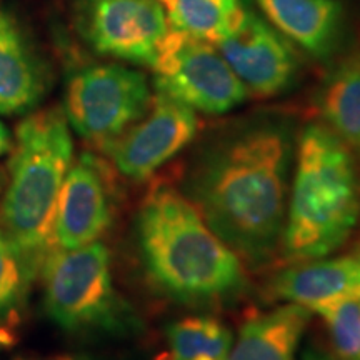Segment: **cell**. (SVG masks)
I'll use <instances>...</instances> for the list:
<instances>
[{"label": "cell", "mask_w": 360, "mask_h": 360, "mask_svg": "<svg viewBox=\"0 0 360 360\" xmlns=\"http://www.w3.org/2000/svg\"><path fill=\"white\" fill-rule=\"evenodd\" d=\"M294 157L289 125L257 119L207 143L184 179V195L250 267L281 252Z\"/></svg>", "instance_id": "1"}, {"label": "cell", "mask_w": 360, "mask_h": 360, "mask_svg": "<svg viewBox=\"0 0 360 360\" xmlns=\"http://www.w3.org/2000/svg\"><path fill=\"white\" fill-rule=\"evenodd\" d=\"M135 237L150 282L175 302H231L247 289L244 262L207 225L182 191L159 186L143 199Z\"/></svg>", "instance_id": "2"}, {"label": "cell", "mask_w": 360, "mask_h": 360, "mask_svg": "<svg viewBox=\"0 0 360 360\" xmlns=\"http://www.w3.org/2000/svg\"><path fill=\"white\" fill-rule=\"evenodd\" d=\"M281 254L287 264L330 255L360 219L354 154L326 125L309 124L295 143Z\"/></svg>", "instance_id": "3"}, {"label": "cell", "mask_w": 360, "mask_h": 360, "mask_svg": "<svg viewBox=\"0 0 360 360\" xmlns=\"http://www.w3.org/2000/svg\"><path fill=\"white\" fill-rule=\"evenodd\" d=\"M11 154L0 225L42 270L53 249L58 193L74 162V141L64 110H39L22 120Z\"/></svg>", "instance_id": "4"}, {"label": "cell", "mask_w": 360, "mask_h": 360, "mask_svg": "<svg viewBox=\"0 0 360 360\" xmlns=\"http://www.w3.org/2000/svg\"><path fill=\"white\" fill-rule=\"evenodd\" d=\"M44 309L69 334H127L139 326L117 290L110 252L101 240L80 249H52L40 270Z\"/></svg>", "instance_id": "5"}, {"label": "cell", "mask_w": 360, "mask_h": 360, "mask_svg": "<svg viewBox=\"0 0 360 360\" xmlns=\"http://www.w3.org/2000/svg\"><path fill=\"white\" fill-rule=\"evenodd\" d=\"M150 101V85L141 70L89 65L67 80L64 114L80 137L105 152L146 114Z\"/></svg>", "instance_id": "6"}, {"label": "cell", "mask_w": 360, "mask_h": 360, "mask_svg": "<svg viewBox=\"0 0 360 360\" xmlns=\"http://www.w3.org/2000/svg\"><path fill=\"white\" fill-rule=\"evenodd\" d=\"M152 69L155 92L202 114H227L249 97L214 44L177 30L162 40Z\"/></svg>", "instance_id": "7"}, {"label": "cell", "mask_w": 360, "mask_h": 360, "mask_svg": "<svg viewBox=\"0 0 360 360\" xmlns=\"http://www.w3.org/2000/svg\"><path fill=\"white\" fill-rule=\"evenodd\" d=\"M199 130L197 112L186 103L155 92L146 114L107 154L125 179L143 182L186 148Z\"/></svg>", "instance_id": "8"}, {"label": "cell", "mask_w": 360, "mask_h": 360, "mask_svg": "<svg viewBox=\"0 0 360 360\" xmlns=\"http://www.w3.org/2000/svg\"><path fill=\"white\" fill-rule=\"evenodd\" d=\"M80 29L102 56L152 67L170 27L159 0H89Z\"/></svg>", "instance_id": "9"}, {"label": "cell", "mask_w": 360, "mask_h": 360, "mask_svg": "<svg viewBox=\"0 0 360 360\" xmlns=\"http://www.w3.org/2000/svg\"><path fill=\"white\" fill-rule=\"evenodd\" d=\"M214 45L249 96L282 94L290 87L299 70L289 40L249 6L236 29Z\"/></svg>", "instance_id": "10"}, {"label": "cell", "mask_w": 360, "mask_h": 360, "mask_svg": "<svg viewBox=\"0 0 360 360\" xmlns=\"http://www.w3.org/2000/svg\"><path fill=\"white\" fill-rule=\"evenodd\" d=\"M109 169L97 155L72 162L58 193L53 219V249L74 250L98 242L114 220Z\"/></svg>", "instance_id": "11"}, {"label": "cell", "mask_w": 360, "mask_h": 360, "mask_svg": "<svg viewBox=\"0 0 360 360\" xmlns=\"http://www.w3.org/2000/svg\"><path fill=\"white\" fill-rule=\"evenodd\" d=\"M272 295L309 310L330 300L360 297V247L337 255L290 264L274 277Z\"/></svg>", "instance_id": "12"}, {"label": "cell", "mask_w": 360, "mask_h": 360, "mask_svg": "<svg viewBox=\"0 0 360 360\" xmlns=\"http://www.w3.org/2000/svg\"><path fill=\"white\" fill-rule=\"evenodd\" d=\"M264 19L290 44L310 57L326 60L344 32V7L339 0H254Z\"/></svg>", "instance_id": "13"}, {"label": "cell", "mask_w": 360, "mask_h": 360, "mask_svg": "<svg viewBox=\"0 0 360 360\" xmlns=\"http://www.w3.org/2000/svg\"><path fill=\"white\" fill-rule=\"evenodd\" d=\"M47 72L11 13L0 11V115L32 110L47 92Z\"/></svg>", "instance_id": "14"}, {"label": "cell", "mask_w": 360, "mask_h": 360, "mask_svg": "<svg viewBox=\"0 0 360 360\" xmlns=\"http://www.w3.org/2000/svg\"><path fill=\"white\" fill-rule=\"evenodd\" d=\"M312 310L285 302L245 319L232 342L229 360H297Z\"/></svg>", "instance_id": "15"}, {"label": "cell", "mask_w": 360, "mask_h": 360, "mask_svg": "<svg viewBox=\"0 0 360 360\" xmlns=\"http://www.w3.org/2000/svg\"><path fill=\"white\" fill-rule=\"evenodd\" d=\"M323 125L360 155V52L340 58L317 92Z\"/></svg>", "instance_id": "16"}, {"label": "cell", "mask_w": 360, "mask_h": 360, "mask_svg": "<svg viewBox=\"0 0 360 360\" xmlns=\"http://www.w3.org/2000/svg\"><path fill=\"white\" fill-rule=\"evenodd\" d=\"M40 269L0 225V344L11 340Z\"/></svg>", "instance_id": "17"}, {"label": "cell", "mask_w": 360, "mask_h": 360, "mask_svg": "<svg viewBox=\"0 0 360 360\" xmlns=\"http://www.w3.org/2000/svg\"><path fill=\"white\" fill-rule=\"evenodd\" d=\"M169 27L215 44L238 25L247 4L242 0H164Z\"/></svg>", "instance_id": "18"}, {"label": "cell", "mask_w": 360, "mask_h": 360, "mask_svg": "<svg viewBox=\"0 0 360 360\" xmlns=\"http://www.w3.org/2000/svg\"><path fill=\"white\" fill-rule=\"evenodd\" d=\"M169 360H229L232 332L212 315H187L165 328Z\"/></svg>", "instance_id": "19"}, {"label": "cell", "mask_w": 360, "mask_h": 360, "mask_svg": "<svg viewBox=\"0 0 360 360\" xmlns=\"http://www.w3.org/2000/svg\"><path fill=\"white\" fill-rule=\"evenodd\" d=\"M326 323L330 357L360 360V297L330 300L310 309Z\"/></svg>", "instance_id": "20"}, {"label": "cell", "mask_w": 360, "mask_h": 360, "mask_svg": "<svg viewBox=\"0 0 360 360\" xmlns=\"http://www.w3.org/2000/svg\"><path fill=\"white\" fill-rule=\"evenodd\" d=\"M13 147V137L11 130L7 129V125L0 120V157L11 154Z\"/></svg>", "instance_id": "21"}, {"label": "cell", "mask_w": 360, "mask_h": 360, "mask_svg": "<svg viewBox=\"0 0 360 360\" xmlns=\"http://www.w3.org/2000/svg\"><path fill=\"white\" fill-rule=\"evenodd\" d=\"M15 360H97L85 354H58L49 355V357H32V359H15Z\"/></svg>", "instance_id": "22"}, {"label": "cell", "mask_w": 360, "mask_h": 360, "mask_svg": "<svg viewBox=\"0 0 360 360\" xmlns=\"http://www.w3.org/2000/svg\"><path fill=\"white\" fill-rule=\"evenodd\" d=\"M302 360H334L328 354H323L321 350L315 349H307L302 354Z\"/></svg>", "instance_id": "23"}, {"label": "cell", "mask_w": 360, "mask_h": 360, "mask_svg": "<svg viewBox=\"0 0 360 360\" xmlns=\"http://www.w3.org/2000/svg\"><path fill=\"white\" fill-rule=\"evenodd\" d=\"M162 2H164V0H162Z\"/></svg>", "instance_id": "24"}]
</instances>
